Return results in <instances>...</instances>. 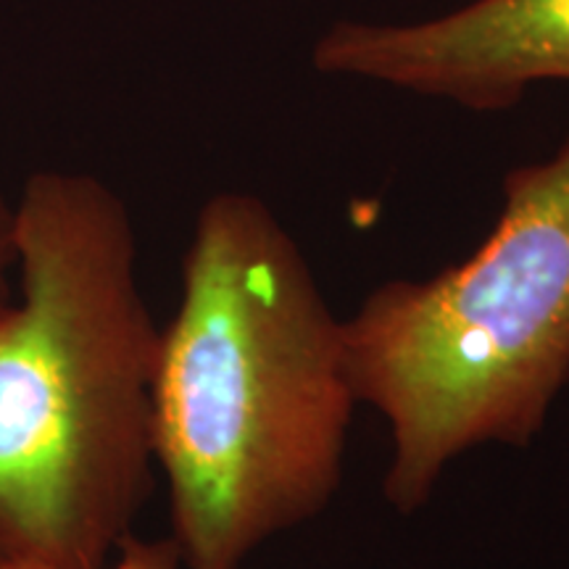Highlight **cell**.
<instances>
[{
    "mask_svg": "<svg viewBox=\"0 0 569 569\" xmlns=\"http://www.w3.org/2000/svg\"><path fill=\"white\" fill-rule=\"evenodd\" d=\"M359 403L343 319L303 248L264 198L211 196L153 377V459L182 569H243L325 515Z\"/></svg>",
    "mask_w": 569,
    "mask_h": 569,
    "instance_id": "1",
    "label": "cell"
},
{
    "mask_svg": "<svg viewBox=\"0 0 569 569\" xmlns=\"http://www.w3.org/2000/svg\"><path fill=\"white\" fill-rule=\"evenodd\" d=\"M0 317V565L101 569L153 488L161 327L117 190L42 169L17 198Z\"/></svg>",
    "mask_w": 569,
    "mask_h": 569,
    "instance_id": "2",
    "label": "cell"
},
{
    "mask_svg": "<svg viewBox=\"0 0 569 569\" xmlns=\"http://www.w3.org/2000/svg\"><path fill=\"white\" fill-rule=\"evenodd\" d=\"M356 396L390 430L382 496L411 517L453 461L528 448L569 382V138L503 177L493 230L422 280H386L343 319Z\"/></svg>",
    "mask_w": 569,
    "mask_h": 569,
    "instance_id": "3",
    "label": "cell"
},
{
    "mask_svg": "<svg viewBox=\"0 0 569 569\" xmlns=\"http://www.w3.org/2000/svg\"><path fill=\"white\" fill-rule=\"evenodd\" d=\"M311 63L465 111H509L536 84L569 82V0H467L425 19H343L319 34Z\"/></svg>",
    "mask_w": 569,
    "mask_h": 569,
    "instance_id": "4",
    "label": "cell"
},
{
    "mask_svg": "<svg viewBox=\"0 0 569 569\" xmlns=\"http://www.w3.org/2000/svg\"><path fill=\"white\" fill-rule=\"evenodd\" d=\"M0 569H53L42 565H0ZM101 569H182L180 551H177L172 538L146 540L127 536L119 546L109 565Z\"/></svg>",
    "mask_w": 569,
    "mask_h": 569,
    "instance_id": "5",
    "label": "cell"
},
{
    "mask_svg": "<svg viewBox=\"0 0 569 569\" xmlns=\"http://www.w3.org/2000/svg\"><path fill=\"white\" fill-rule=\"evenodd\" d=\"M17 296V203L0 188V317Z\"/></svg>",
    "mask_w": 569,
    "mask_h": 569,
    "instance_id": "6",
    "label": "cell"
}]
</instances>
